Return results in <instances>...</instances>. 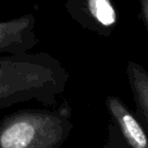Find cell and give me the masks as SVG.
<instances>
[{"mask_svg":"<svg viewBox=\"0 0 148 148\" xmlns=\"http://www.w3.org/2000/svg\"><path fill=\"white\" fill-rule=\"evenodd\" d=\"M119 138H120V133L118 131V128L113 125H110L109 127V143L105 148H120V143H119ZM128 148V147H126Z\"/></svg>","mask_w":148,"mask_h":148,"instance_id":"8992f818","label":"cell"},{"mask_svg":"<svg viewBox=\"0 0 148 148\" xmlns=\"http://www.w3.org/2000/svg\"><path fill=\"white\" fill-rule=\"evenodd\" d=\"M89 9L92 16L103 25H112L116 21L114 10L109 0H89Z\"/></svg>","mask_w":148,"mask_h":148,"instance_id":"5b68a950","label":"cell"},{"mask_svg":"<svg viewBox=\"0 0 148 148\" xmlns=\"http://www.w3.org/2000/svg\"><path fill=\"white\" fill-rule=\"evenodd\" d=\"M68 80L66 69L50 57L0 58V110L32 99L56 106Z\"/></svg>","mask_w":148,"mask_h":148,"instance_id":"6da1fadb","label":"cell"},{"mask_svg":"<svg viewBox=\"0 0 148 148\" xmlns=\"http://www.w3.org/2000/svg\"><path fill=\"white\" fill-rule=\"evenodd\" d=\"M105 106L113 125L118 128L128 148H148V133L135 113L118 97L110 95Z\"/></svg>","mask_w":148,"mask_h":148,"instance_id":"3957f363","label":"cell"},{"mask_svg":"<svg viewBox=\"0 0 148 148\" xmlns=\"http://www.w3.org/2000/svg\"><path fill=\"white\" fill-rule=\"evenodd\" d=\"M65 101L56 109H25L0 120V148H61L74 124Z\"/></svg>","mask_w":148,"mask_h":148,"instance_id":"7a4b0ae2","label":"cell"},{"mask_svg":"<svg viewBox=\"0 0 148 148\" xmlns=\"http://www.w3.org/2000/svg\"><path fill=\"white\" fill-rule=\"evenodd\" d=\"M126 73L135 102V114L148 133V71L138 64L130 62Z\"/></svg>","mask_w":148,"mask_h":148,"instance_id":"277c9868","label":"cell"}]
</instances>
